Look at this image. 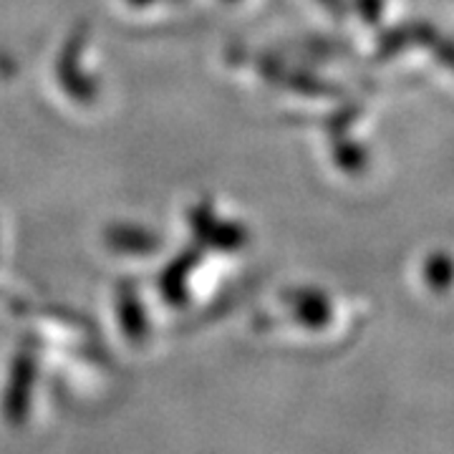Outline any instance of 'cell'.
I'll use <instances>...</instances> for the list:
<instances>
[{
  "instance_id": "obj_4",
  "label": "cell",
  "mask_w": 454,
  "mask_h": 454,
  "mask_svg": "<svg viewBox=\"0 0 454 454\" xmlns=\"http://www.w3.org/2000/svg\"><path fill=\"white\" fill-rule=\"evenodd\" d=\"M384 5H387V0H356V13L364 23L376 26L384 18Z\"/></svg>"
},
{
  "instance_id": "obj_6",
  "label": "cell",
  "mask_w": 454,
  "mask_h": 454,
  "mask_svg": "<svg viewBox=\"0 0 454 454\" xmlns=\"http://www.w3.org/2000/svg\"><path fill=\"white\" fill-rule=\"evenodd\" d=\"M321 3H324L325 8H328L336 18L346 16V3H343V0H321Z\"/></svg>"
},
{
  "instance_id": "obj_3",
  "label": "cell",
  "mask_w": 454,
  "mask_h": 454,
  "mask_svg": "<svg viewBox=\"0 0 454 454\" xmlns=\"http://www.w3.org/2000/svg\"><path fill=\"white\" fill-rule=\"evenodd\" d=\"M333 154H336V162L346 169V172H351V175H358L361 169H366V164H369V152H366V146L356 145V142H351V139H340L333 145Z\"/></svg>"
},
{
  "instance_id": "obj_5",
  "label": "cell",
  "mask_w": 454,
  "mask_h": 454,
  "mask_svg": "<svg viewBox=\"0 0 454 454\" xmlns=\"http://www.w3.org/2000/svg\"><path fill=\"white\" fill-rule=\"evenodd\" d=\"M429 49L432 53L437 56L439 64H444L447 68H452L454 71V41L452 38H442V35H434V41L429 43Z\"/></svg>"
},
{
  "instance_id": "obj_1",
  "label": "cell",
  "mask_w": 454,
  "mask_h": 454,
  "mask_svg": "<svg viewBox=\"0 0 454 454\" xmlns=\"http://www.w3.org/2000/svg\"><path fill=\"white\" fill-rule=\"evenodd\" d=\"M437 35V28L427 20H404L396 23L394 28L384 31L379 35L376 43V59L379 61H389L394 56H399L402 51L411 46H429Z\"/></svg>"
},
{
  "instance_id": "obj_2",
  "label": "cell",
  "mask_w": 454,
  "mask_h": 454,
  "mask_svg": "<svg viewBox=\"0 0 454 454\" xmlns=\"http://www.w3.org/2000/svg\"><path fill=\"white\" fill-rule=\"evenodd\" d=\"M424 280L432 291H450L454 286V260L447 253H434L424 262Z\"/></svg>"
}]
</instances>
